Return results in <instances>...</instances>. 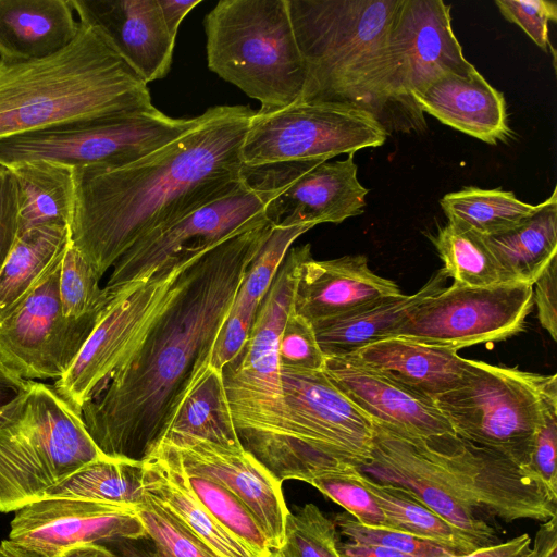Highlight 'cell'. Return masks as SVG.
<instances>
[{
    "instance_id": "1",
    "label": "cell",
    "mask_w": 557,
    "mask_h": 557,
    "mask_svg": "<svg viewBox=\"0 0 557 557\" xmlns=\"http://www.w3.org/2000/svg\"><path fill=\"white\" fill-rule=\"evenodd\" d=\"M271 228L265 220L198 256L138 347L83 406L85 428L104 456L143 461L164 437L210 364L239 285Z\"/></svg>"
},
{
    "instance_id": "2",
    "label": "cell",
    "mask_w": 557,
    "mask_h": 557,
    "mask_svg": "<svg viewBox=\"0 0 557 557\" xmlns=\"http://www.w3.org/2000/svg\"><path fill=\"white\" fill-rule=\"evenodd\" d=\"M255 111L216 106L132 164L74 169L73 246L101 278L138 239L245 185L240 148Z\"/></svg>"
},
{
    "instance_id": "3",
    "label": "cell",
    "mask_w": 557,
    "mask_h": 557,
    "mask_svg": "<svg viewBox=\"0 0 557 557\" xmlns=\"http://www.w3.org/2000/svg\"><path fill=\"white\" fill-rule=\"evenodd\" d=\"M400 0H287L306 66L300 102L373 115L388 133L425 127L401 100L391 53Z\"/></svg>"
},
{
    "instance_id": "4",
    "label": "cell",
    "mask_w": 557,
    "mask_h": 557,
    "mask_svg": "<svg viewBox=\"0 0 557 557\" xmlns=\"http://www.w3.org/2000/svg\"><path fill=\"white\" fill-rule=\"evenodd\" d=\"M147 85L94 26L81 22L75 39L54 54L0 61V140L152 110Z\"/></svg>"
},
{
    "instance_id": "5",
    "label": "cell",
    "mask_w": 557,
    "mask_h": 557,
    "mask_svg": "<svg viewBox=\"0 0 557 557\" xmlns=\"http://www.w3.org/2000/svg\"><path fill=\"white\" fill-rule=\"evenodd\" d=\"M281 399L255 426L238 434L280 482L306 483L345 465L370 459L373 421L323 371L280 368Z\"/></svg>"
},
{
    "instance_id": "6",
    "label": "cell",
    "mask_w": 557,
    "mask_h": 557,
    "mask_svg": "<svg viewBox=\"0 0 557 557\" xmlns=\"http://www.w3.org/2000/svg\"><path fill=\"white\" fill-rule=\"evenodd\" d=\"M101 457L81 413L53 385L26 381L0 409V512L42 498Z\"/></svg>"
},
{
    "instance_id": "7",
    "label": "cell",
    "mask_w": 557,
    "mask_h": 557,
    "mask_svg": "<svg viewBox=\"0 0 557 557\" xmlns=\"http://www.w3.org/2000/svg\"><path fill=\"white\" fill-rule=\"evenodd\" d=\"M209 69L260 102V112L301 98L306 66L287 0H221L205 17Z\"/></svg>"
},
{
    "instance_id": "8",
    "label": "cell",
    "mask_w": 557,
    "mask_h": 557,
    "mask_svg": "<svg viewBox=\"0 0 557 557\" xmlns=\"http://www.w3.org/2000/svg\"><path fill=\"white\" fill-rule=\"evenodd\" d=\"M435 406L457 436L530 470L535 433L557 408V376L467 359L458 385Z\"/></svg>"
},
{
    "instance_id": "9",
    "label": "cell",
    "mask_w": 557,
    "mask_h": 557,
    "mask_svg": "<svg viewBox=\"0 0 557 557\" xmlns=\"http://www.w3.org/2000/svg\"><path fill=\"white\" fill-rule=\"evenodd\" d=\"M210 249V248H208ZM208 249L172 257L147 280L113 295L55 392L81 413L138 347L182 287L189 264Z\"/></svg>"
},
{
    "instance_id": "10",
    "label": "cell",
    "mask_w": 557,
    "mask_h": 557,
    "mask_svg": "<svg viewBox=\"0 0 557 557\" xmlns=\"http://www.w3.org/2000/svg\"><path fill=\"white\" fill-rule=\"evenodd\" d=\"M198 122L174 119L157 108L74 123L0 140V165L46 160L77 168L132 164L191 129Z\"/></svg>"
},
{
    "instance_id": "11",
    "label": "cell",
    "mask_w": 557,
    "mask_h": 557,
    "mask_svg": "<svg viewBox=\"0 0 557 557\" xmlns=\"http://www.w3.org/2000/svg\"><path fill=\"white\" fill-rule=\"evenodd\" d=\"M388 133L370 113L336 103L295 102L252 114L242 148L244 166L327 161L382 146Z\"/></svg>"
},
{
    "instance_id": "12",
    "label": "cell",
    "mask_w": 557,
    "mask_h": 557,
    "mask_svg": "<svg viewBox=\"0 0 557 557\" xmlns=\"http://www.w3.org/2000/svg\"><path fill=\"white\" fill-rule=\"evenodd\" d=\"M533 305L531 284L478 288L453 283L417 306L389 337L455 350L503 341L522 331Z\"/></svg>"
},
{
    "instance_id": "13",
    "label": "cell",
    "mask_w": 557,
    "mask_h": 557,
    "mask_svg": "<svg viewBox=\"0 0 557 557\" xmlns=\"http://www.w3.org/2000/svg\"><path fill=\"white\" fill-rule=\"evenodd\" d=\"M423 441L490 522L495 519L506 523L524 519L545 522L557 517V500L529 469L456 434L426 436Z\"/></svg>"
},
{
    "instance_id": "14",
    "label": "cell",
    "mask_w": 557,
    "mask_h": 557,
    "mask_svg": "<svg viewBox=\"0 0 557 557\" xmlns=\"http://www.w3.org/2000/svg\"><path fill=\"white\" fill-rule=\"evenodd\" d=\"M60 264L0 321V364L25 381L62 377L102 314L64 317L59 297Z\"/></svg>"
},
{
    "instance_id": "15",
    "label": "cell",
    "mask_w": 557,
    "mask_h": 557,
    "mask_svg": "<svg viewBox=\"0 0 557 557\" xmlns=\"http://www.w3.org/2000/svg\"><path fill=\"white\" fill-rule=\"evenodd\" d=\"M356 467L380 484L405 490L479 547L498 543L496 528L476 510L432 456L423 436L373 421L370 459Z\"/></svg>"
},
{
    "instance_id": "16",
    "label": "cell",
    "mask_w": 557,
    "mask_h": 557,
    "mask_svg": "<svg viewBox=\"0 0 557 557\" xmlns=\"http://www.w3.org/2000/svg\"><path fill=\"white\" fill-rule=\"evenodd\" d=\"M273 195V189L251 187L245 183L231 196L149 233L138 239L113 264L104 286L106 290L113 295L147 280L182 251L211 248L265 221L264 207Z\"/></svg>"
},
{
    "instance_id": "17",
    "label": "cell",
    "mask_w": 557,
    "mask_h": 557,
    "mask_svg": "<svg viewBox=\"0 0 557 557\" xmlns=\"http://www.w3.org/2000/svg\"><path fill=\"white\" fill-rule=\"evenodd\" d=\"M354 153L333 162L312 160L264 165V186L274 195L264 207L273 226L341 223L363 213L369 189L357 176Z\"/></svg>"
},
{
    "instance_id": "18",
    "label": "cell",
    "mask_w": 557,
    "mask_h": 557,
    "mask_svg": "<svg viewBox=\"0 0 557 557\" xmlns=\"http://www.w3.org/2000/svg\"><path fill=\"white\" fill-rule=\"evenodd\" d=\"M397 91L420 120L414 97L441 76L466 75L475 67L465 58L451 26L450 5L441 0H400L391 33Z\"/></svg>"
},
{
    "instance_id": "19",
    "label": "cell",
    "mask_w": 557,
    "mask_h": 557,
    "mask_svg": "<svg viewBox=\"0 0 557 557\" xmlns=\"http://www.w3.org/2000/svg\"><path fill=\"white\" fill-rule=\"evenodd\" d=\"M146 535L131 506L45 497L15 511L9 540L41 556L58 557L81 545Z\"/></svg>"
},
{
    "instance_id": "20",
    "label": "cell",
    "mask_w": 557,
    "mask_h": 557,
    "mask_svg": "<svg viewBox=\"0 0 557 557\" xmlns=\"http://www.w3.org/2000/svg\"><path fill=\"white\" fill-rule=\"evenodd\" d=\"M187 474L212 480L237 496L250 510L271 549L283 543L289 512L282 482L246 449H232L190 435L168 433ZM161 440V441H162Z\"/></svg>"
},
{
    "instance_id": "21",
    "label": "cell",
    "mask_w": 557,
    "mask_h": 557,
    "mask_svg": "<svg viewBox=\"0 0 557 557\" xmlns=\"http://www.w3.org/2000/svg\"><path fill=\"white\" fill-rule=\"evenodd\" d=\"M78 21L94 26L146 84L168 75L175 38L158 0H71Z\"/></svg>"
},
{
    "instance_id": "22",
    "label": "cell",
    "mask_w": 557,
    "mask_h": 557,
    "mask_svg": "<svg viewBox=\"0 0 557 557\" xmlns=\"http://www.w3.org/2000/svg\"><path fill=\"white\" fill-rule=\"evenodd\" d=\"M399 294L398 285L375 274L363 255L330 260L310 255L299 268L293 311L312 323Z\"/></svg>"
},
{
    "instance_id": "23",
    "label": "cell",
    "mask_w": 557,
    "mask_h": 557,
    "mask_svg": "<svg viewBox=\"0 0 557 557\" xmlns=\"http://www.w3.org/2000/svg\"><path fill=\"white\" fill-rule=\"evenodd\" d=\"M332 384L372 421L414 436L455 434L435 406L343 357H325Z\"/></svg>"
},
{
    "instance_id": "24",
    "label": "cell",
    "mask_w": 557,
    "mask_h": 557,
    "mask_svg": "<svg viewBox=\"0 0 557 557\" xmlns=\"http://www.w3.org/2000/svg\"><path fill=\"white\" fill-rule=\"evenodd\" d=\"M343 358L434 404L458 385L467 362L455 349L399 337L374 342Z\"/></svg>"
},
{
    "instance_id": "25",
    "label": "cell",
    "mask_w": 557,
    "mask_h": 557,
    "mask_svg": "<svg viewBox=\"0 0 557 557\" xmlns=\"http://www.w3.org/2000/svg\"><path fill=\"white\" fill-rule=\"evenodd\" d=\"M414 103L422 113L491 145L510 135L504 95L476 69L441 76L414 97Z\"/></svg>"
},
{
    "instance_id": "26",
    "label": "cell",
    "mask_w": 557,
    "mask_h": 557,
    "mask_svg": "<svg viewBox=\"0 0 557 557\" xmlns=\"http://www.w3.org/2000/svg\"><path fill=\"white\" fill-rule=\"evenodd\" d=\"M146 493L197 534L219 557H260L199 500L175 448L165 440L143 460Z\"/></svg>"
},
{
    "instance_id": "27",
    "label": "cell",
    "mask_w": 557,
    "mask_h": 557,
    "mask_svg": "<svg viewBox=\"0 0 557 557\" xmlns=\"http://www.w3.org/2000/svg\"><path fill=\"white\" fill-rule=\"evenodd\" d=\"M79 29L71 0H0V61L49 57L69 46Z\"/></svg>"
},
{
    "instance_id": "28",
    "label": "cell",
    "mask_w": 557,
    "mask_h": 557,
    "mask_svg": "<svg viewBox=\"0 0 557 557\" xmlns=\"http://www.w3.org/2000/svg\"><path fill=\"white\" fill-rule=\"evenodd\" d=\"M442 268L414 294L375 299L350 311L312 322L325 357H344L374 342L388 338L399 324L425 299L446 287Z\"/></svg>"
},
{
    "instance_id": "29",
    "label": "cell",
    "mask_w": 557,
    "mask_h": 557,
    "mask_svg": "<svg viewBox=\"0 0 557 557\" xmlns=\"http://www.w3.org/2000/svg\"><path fill=\"white\" fill-rule=\"evenodd\" d=\"M313 224L272 225L271 232L249 264L230 312L215 341L210 364L219 370L244 348L258 310L292 244Z\"/></svg>"
},
{
    "instance_id": "30",
    "label": "cell",
    "mask_w": 557,
    "mask_h": 557,
    "mask_svg": "<svg viewBox=\"0 0 557 557\" xmlns=\"http://www.w3.org/2000/svg\"><path fill=\"white\" fill-rule=\"evenodd\" d=\"M7 169L18 190V234L41 226L70 227L75 206L74 168L36 160Z\"/></svg>"
},
{
    "instance_id": "31",
    "label": "cell",
    "mask_w": 557,
    "mask_h": 557,
    "mask_svg": "<svg viewBox=\"0 0 557 557\" xmlns=\"http://www.w3.org/2000/svg\"><path fill=\"white\" fill-rule=\"evenodd\" d=\"M70 239V227L63 226H41L18 234L0 268V321L61 262Z\"/></svg>"
},
{
    "instance_id": "32",
    "label": "cell",
    "mask_w": 557,
    "mask_h": 557,
    "mask_svg": "<svg viewBox=\"0 0 557 557\" xmlns=\"http://www.w3.org/2000/svg\"><path fill=\"white\" fill-rule=\"evenodd\" d=\"M485 242L515 283L533 285L557 257V189L518 225Z\"/></svg>"
},
{
    "instance_id": "33",
    "label": "cell",
    "mask_w": 557,
    "mask_h": 557,
    "mask_svg": "<svg viewBox=\"0 0 557 557\" xmlns=\"http://www.w3.org/2000/svg\"><path fill=\"white\" fill-rule=\"evenodd\" d=\"M168 433L195 436L226 448H244L233 421L222 370L211 364L206 368L183 400Z\"/></svg>"
},
{
    "instance_id": "34",
    "label": "cell",
    "mask_w": 557,
    "mask_h": 557,
    "mask_svg": "<svg viewBox=\"0 0 557 557\" xmlns=\"http://www.w3.org/2000/svg\"><path fill=\"white\" fill-rule=\"evenodd\" d=\"M143 461L101 457L50 490L45 497H69L136 506L147 496Z\"/></svg>"
},
{
    "instance_id": "35",
    "label": "cell",
    "mask_w": 557,
    "mask_h": 557,
    "mask_svg": "<svg viewBox=\"0 0 557 557\" xmlns=\"http://www.w3.org/2000/svg\"><path fill=\"white\" fill-rule=\"evenodd\" d=\"M432 242L444 263L443 269L454 283L478 288L515 283L485 237L473 230L448 221Z\"/></svg>"
},
{
    "instance_id": "36",
    "label": "cell",
    "mask_w": 557,
    "mask_h": 557,
    "mask_svg": "<svg viewBox=\"0 0 557 557\" xmlns=\"http://www.w3.org/2000/svg\"><path fill=\"white\" fill-rule=\"evenodd\" d=\"M448 221L462 224L482 236L505 232L534 213L539 205L527 203L500 188L465 187L441 198Z\"/></svg>"
},
{
    "instance_id": "37",
    "label": "cell",
    "mask_w": 557,
    "mask_h": 557,
    "mask_svg": "<svg viewBox=\"0 0 557 557\" xmlns=\"http://www.w3.org/2000/svg\"><path fill=\"white\" fill-rule=\"evenodd\" d=\"M363 481L393 529L434 542L455 555L468 554L479 548L466 534L405 490L395 485L380 484L364 474Z\"/></svg>"
},
{
    "instance_id": "38",
    "label": "cell",
    "mask_w": 557,
    "mask_h": 557,
    "mask_svg": "<svg viewBox=\"0 0 557 557\" xmlns=\"http://www.w3.org/2000/svg\"><path fill=\"white\" fill-rule=\"evenodd\" d=\"M100 277L71 239L59 271V297L64 317L82 319L101 314L111 300Z\"/></svg>"
},
{
    "instance_id": "39",
    "label": "cell",
    "mask_w": 557,
    "mask_h": 557,
    "mask_svg": "<svg viewBox=\"0 0 557 557\" xmlns=\"http://www.w3.org/2000/svg\"><path fill=\"white\" fill-rule=\"evenodd\" d=\"M187 478L199 500L223 527L244 541L260 557L271 550L257 520L237 496L205 476L187 474Z\"/></svg>"
},
{
    "instance_id": "40",
    "label": "cell",
    "mask_w": 557,
    "mask_h": 557,
    "mask_svg": "<svg viewBox=\"0 0 557 557\" xmlns=\"http://www.w3.org/2000/svg\"><path fill=\"white\" fill-rule=\"evenodd\" d=\"M338 531L315 505L306 504L296 512H288L278 557H342L338 550Z\"/></svg>"
},
{
    "instance_id": "41",
    "label": "cell",
    "mask_w": 557,
    "mask_h": 557,
    "mask_svg": "<svg viewBox=\"0 0 557 557\" xmlns=\"http://www.w3.org/2000/svg\"><path fill=\"white\" fill-rule=\"evenodd\" d=\"M147 536L162 557H219L197 534L148 494L133 506Z\"/></svg>"
},
{
    "instance_id": "42",
    "label": "cell",
    "mask_w": 557,
    "mask_h": 557,
    "mask_svg": "<svg viewBox=\"0 0 557 557\" xmlns=\"http://www.w3.org/2000/svg\"><path fill=\"white\" fill-rule=\"evenodd\" d=\"M310 484L327 498L342 506L357 521L370 527L392 528L377 500L356 466L345 465L326 471Z\"/></svg>"
},
{
    "instance_id": "43",
    "label": "cell",
    "mask_w": 557,
    "mask_h": 557,
    "mask_svg": "<svg viewBox=\"0 0 557 557\" xmlns=\"http://www.w3.org/2000/svg\"><path fill=\"white\" fill-rule=\"evenodd\" d=\"M338 534L354 543L379 545L412 557H449L453 554L443 546L408 532L360 523L347 512L334 518Z\"/></svg>"
},
{
    "instance_id": "44",
    "label": "cell",
    "mask_w": 557,
    "mask_h": 557,
    "mask_svg": "<svg viewBox=\"0 0 557 557\" xmlns=\"http://www.w3.org/2000/svg\"><path fill=\"white\" fill-rule=\"evenodd\" d=\"M277 359L283 369L323 371L325 366L312 323L293 310L278 336Z\"/></svg>"
},
{
    "instance_id": "45",
    "label": "cell",
    "mask_w": 557,
    "mask_h": 557,
    "mask_svg": "<svg viewBox=\"0 0 557 557\" xmlns=\"http://www.w3.org/2000/svg\"><path fill=\"white\" fill-rule=\"evenodd\" d=\"M503 16L518 25L534 41L547 50L548 23L557 21V3L547 0H496Z\"/></svg>"
},
{
    "instance_id": "46",
    "label": "cell",
    "mask_w": 557,
    "mask_h": 557,
    "mask_svg": "<svg viewBox=\"0 0 557 557\" xmlns=\"http://www.w3.org/2000/svg\"><path fill=\"white\" fill-rule=\"evenodd\" d=\"M556 445L557 408H553L535 433L529 468L555 500H557Z\"/></svg>"
},
{
    "instance_id": "47",
    "label": "cell",
    "mask_w": 557,
    "mask_h": 557,
    "mask_svg": "<svg viewBox=\"0 0 557 557\" xmlns=\"http://www.w3.org/2000/svg\"><path fill=\"white\" fill-rule=\"evenodd\" d=\"M18 190L11 171L0 170V268L18 236Z\"/></svg>"
},
{
    "instance_id": "48",
    "label": "cell",
    "mask_w": 557,
    "mask_h": 557,
    "mask_svg": "<svg viewBox=\"0 0 557 557\" xmlns=\"http://www.w3.org/2000/svg\"><path fill=\"white\" fill-rule=\"evenodd\" d=\"M533 304L541 325L557 341V257L553 258L533 284Z\"/></svg>"
},
{
    "instance_id": "49",
    "label": "cell",
    "mask_w": 557,
    "mask_h": 557,
    "mask_svg": "<svg viewBox=\"0 0 557 557\" xmlns=\"http://www.w3.org/2000/svg\"><path fill=\"white\" fill-rule=\"evenodd\" d=\"M449 557H535L531 537L524 533L506 542L479 547L468 554Z\"/></svg>"
},
{
    "instance_id": "50",
    "label": "cell",
    "mask_w": 557,
    "mask_h": 557,
    "mask_svg": "<svg viewBox=\"0 0 557 557\" xmlns=\"http://www.w3.org/2000/svg\"><path fill=\"white\" fill-rule=\"evenodd\" d=\"M102 545L116 557H162L147 535L136 539H117Z\"/></svg>"
},
{
    "instance_id": "51",
    "label": "cell",
    "mask_w": 557,
    "mask_h": 557,
    "mask_svg": "<svg viewBox=\"0 0 557 557\" xmlns=\"http://www.w3.org/2000/svg\"><path fill=\"white\" fill-rule=\"evenodd\" d=\"M200 2L201 0H158L164 23L172 37L176 38L182 21Z\"/></svg>"
},
{
    "instance_id": "52",
    "label": "cell",
    "mask_w": 557,
    "mask_h": 557,
    "mask_svg": "<svg viewBox=\"0 0 557 557\" xmlns=\"http://www.w3.org/2000/svg\"><path fill=\"white\" fill-rule=\"evenodd\" d=\"M338 550L342 557H412L387 547L354 543L350 541H339Z\"/></svg>"
},
{
    "instance_id": "53",
    "label": "cell",
    "mask_w": 557,
    "mask_h": 557,
    "mask_svg": "<svg viewBox=\"0 0 557 557\" xmlns=\"http://www.w3.org/2000/svg\"><path fill=\"white\" fill-rule=\"evenodd\" d=\"M556 521L557 517L542 522L533 544L535 557H557Z\"/></svg>"
},
{
    "instance_id": "54",
    "label": "cell",
    "mask_w": 557,
    "mask_h": 557,
    "mask_svg": "<svg viewBox=\"0 0 557 557\" xmlns=\"http://www.w3.org/2000/svg\"><path fill=\"white\" fill-rule=\"evenodd\" d=\"M25 382L0 367V409L21 392Z\"/></svg>"
},
{
    "instance_id": "55",
    "label": "cell",
    "mask_w": 557,
    "mask_h": 557,
    "mask_svg": "<svg viewBox=\"0 0 557 557\" xmlns=\"http://www.w3.org/2000/svg\"><path fill=\"white\" fill-rule=\"evenodd\" d=\"M58 557H116L107 546L86 544L67 549Z\"/></svg>"
},
{
    "instance_id": "56",
    "label": "cell",
    "mask_w": 557,
    "mask_h": 557,
    "mask_svg": "<svg viewBox=\"0 0 557 557\" xmlns=\"http://www.w3.org/2000/svg\"><path fill=\"white\" fill-rule=\"evenodd\" d=\"M0 557H45L18 546L10 540L0 543Z\"/></svg>"
},
{
    "instance_id": "57",
    "label": "cell",
    "mask_w": 557,
    "mask_h": 557,
    "mask_svg": "<svg viewBox=\"0 0 557 557\" xmlns=\"http://www.w3.org/2000/svg\"><path fill=\"white\" fill-rule=\"evenodd\" d=\"M262 557H278L277 553L274 549H271L268 554Z\"/></svg>"
},
{
    "instance_id": "58",
    "label": "cell",
    "mask_w": 557,
    "mask_h": 557,
    "mask_svg": "<svg viewBox=\"0 0 557 557\" xmlns=\"http://www.w3.org/2000/svg\"><path fill=\"white\" fill-rule=\"evenodd\" d=\"M2 169V166L0 165V170Z\"/></svg>"
},
{
    "instance_id": "59",
    "label": "cell",
    "mask_w": 557,
    "mask_h": 557,
    "mask_svg": "<svg viewBox=\"0 0 557 557\" xmlns=\"http://www.w3.org/2000/svg\"><path fill=\"white\" fill-rule=\"evenodd\" d=\"M0 367H2V366L0 364Z\"/></svg>"
}]
</instances>
